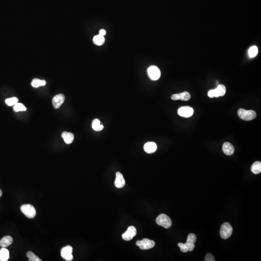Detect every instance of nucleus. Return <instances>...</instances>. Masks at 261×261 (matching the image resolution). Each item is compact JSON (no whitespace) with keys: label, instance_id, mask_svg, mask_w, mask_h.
Returning <instances> with one entry per match:
<instances>
[{"label":"nucleus","instance_id":"obj_7","mask_svg":"<svg viewBox=\"0 0 261 261\" xmlns=\"http://www.w3.org/2000/svg\"><path fill=\"white\" fill-rule=\"evenodd\" d=\"M178 113L179 116L185 118L191 117L194 114V110L191 106H181L178 109Z\"/></svg>","mask_w":261,"mask_h":261},{"label":"nucleus","instance_id":"obj_26","mask_svg":"<svg viewBox=\"0 0 261 261\" xmlns=\"http://www.w3.org/2000/svg\"><path fill=\"white\" fill-rule=\"evenodd\" d=\"M27 257L29 258V261H41L40 259L36 255H34L32 252H28L26 254Z\"/></svg>","mask_w":261,"mask_h":261},{"label":"nucleus","instance_id":"obj_4","mask_svg":"<svg viewBox=\"0 0 261 261\" xmlns=\"http://www.w3.org/2000/svg\"><path fill=\"white\" fill-rule=\"evenodd\" d=\"M20 210L26 217L30 219L34 218L37 213L34 207L30 204L22 205L20 207Z\"/></svg>","mask_w":261,"mask_h":261},{"label":"nucleus","instance_id":"obj_3","mask_svg":"<svg viewBox=\"0 0 261 261\" xmlns=\"http://www.w3.org/2000/svg\"><path fill=\"white\" fill-rule=\"evenodd\" d=\"M233 232V228L228 222L222 224L220 229V236L224 239H226L231 236Z\"/></svg>","mask_w":261,"mask_h":261},{"label":"nucleus","instance_id":"obj_21","mask_svg":"<svg viewBox=\"0 0 261 261\" xmlns=\"http://www.w3.org/2000/svg\"><path fill=\"white\" fill-rule=\"evenodd\" d=\"M46 84V81L44 80H41L38 78H35L32 80V81L31 85L33 87H39L40 86H43Z\"/></svg>","mask_w":261,"mask_h":261},{"label":"nucleus","instance_id":"obj_22","mask_svg":"<svg viewBox=\"0 0 261 261\" xmlns=\"http://www.w3.org/2000/svg\"><path fill=\"white\" fill-rule=\"evenodd\" d=\"M13 109L15 112H18L19 111H25L27 110V108L23 104L18 103L14 105Z\"/></svg>","mask_w":261,"mask_h":261},{"label":"nucleus","instance_id":"obj_18","mask_svg":"<svg viewBox=\"0 0 261 261\" xmlns=\"http://www.w3.org/2000/svg\"><path fill=\"white\" fill-rule=\"evenodd\" d=\"M9 258V252L6 248H2L0 250V261H6Z\"/></svg>","mask_w":261,"mask_h":261},{"label":"nucleus","instance_id":"obj_30","mask_svg":"<svg viewBox=\"0 0 261 261\" xmlns=\"http://www.w3.org/2000/svg\"><path fill=\"white\" fill-rule=\"evenodd\" d=\"M178 246L179 247V248H180V250H181L182 252L186 253V252H188V250L187 248H186L185 245H184V244L181 243H179L178 244Z\"/></svg>","mask_w":261,"mask_h":261},{"label":"nucleus","instance_id":"obj_13","mask_svg":"<svg viewBox=\"0 0 261 261\" xmlns=\"http://www.w3.org/2000/svg\"><path fill=\"white\" fill-rule=\"evenodd\" d=\"M157 148V145L153 142H148L144 145V151L148 153H153L156 151Z\"/></svg>","mask_w":261,"mask_h":261},{"label":"nucleus","instance_id":"obj_20","mask_svg":"<svg viewBox=\"0 0 261 261\" xmlns=\"http://www.w3.org/2000/svg\"><path fill=\"white\" fill-rule=\"evenodd\" d=\"M93 43L97 46H102L105 43V39L103 36L98 35H96L93 38Z\"/></svg>","mask_w":261,"mask_h":261},{"label":"nucleus","instance_id":"obj_31","mask_svg":"<svg viewBox=\"0 0 261 261\" xmlns=\"http://www.w3.org/2000/svg\"><path fill=\"white\" fill-rule=\"evenodd\" d=\"M205 261H214L215 259H214V256L211 253H207L205 257Z\"/></svg>","mask_w":261,"mask_h":261},{"label":"nucleus","instance_id":"obj_24","mask_svg":"<svg viewBox=\"0 0 261 261\" xmlns=\"http://www.w3.org/2000/svg\"><path fill=\"white\" fill-rule=\"evenodd\" d=\"M258 52V49L256 46H253L250 47L249 50V56L250 58H253L257 55Z\"/></svg>","mask_w":261,"mask_h":261},{"label":"nucleus","instance_id":"obj_11","mask_svg":"<svg viewBox=\"0 0 261 261\" xmlns=\"http://www.w3.org/2000/svg\"><path fill=\"white\" fill-rule=\"evenodd\" d=\"M191 99V94L188 92H184L182 93L173 94L171 96V99L173 100H180L182 101H188Z\"/></svg>","mask_w":261,"mask_h":261},{"label":"nucleus","instance_id":"obj_23","mask_svg":"<svg viewBox=\"0 0 261 261\" xmlns=\"http://www.w3.org/2000/svg\"><path fill=\"white\" fill-rule=\"evenodd\" d=\"M19 99L16 97H12L10 98L6 99L5 101L6 104L8 106H14L18 103Z\"/></svg>","mask_w":261,"mask_h":261},{"label":"nucleus","instance_id":"obj_16","mask_svg":"<svg viewBox=\"0 0 261 261\" xmlns=\"http://www.w3.org/2000/svg\"><path fill=\"white\" fill-rule=\"evenodd\" d=\"M13 241V239L12 237L9 236H5L0 240V246L1 248H6L7 247L12 244Z\"/></svg>","mask_w":261,"mask_h":261},{"label":"nucleus","instance_id":"obj_9","mask_svg":"<svg viewBox=\"0 0 261 261\" xmlns=\"http://www.w3.org/2000/svg\"><path fill=\"white\" fill-rule=\"evenodd\" d=\"M137 231L133 226H129L125 233L122 235V237L124 240L130 241L136 236Z\"/></svg>","mask_w":261,"mask_h":261},{"label":"nucleus","instance_id":"obj_2","mask_svg":"<svg viewBox=\"0 0 261 261\" xmlns=\"http://www.w3.org/2000/svg\"><path fill=\"white\" fill-rule=\"evenodd\" d=\"M156 224L166 229L169 228L172 224L171 219L166 214H161L156 219Z\"/></svg>","mask_w":261,"mask_h":261},{"label":"nucleus","instance_id":"obj_29","mask_svg":"<svg viewBox=\"0 0 261 261\" xmlns=\"http://www.w3.org/2000/svg\"><path fill=\"white\" fill-rule=\"evenodd\" d=\"M184 245H185V246H186V248L188 250V252L189 251V252H192L194 250V248L195 247L194 244L190 243L187 242L185 243H184Z\"/></svg>","mask_w":261,"mask_h":261},{"label":"nucleus","instance_id":"obj_15","mask_svg":"<svg viewBox=\"0 0 261 261\" xmlns=\"http://www.w3.org/2000/svg\"><path fill=\"white\" fill-rule=\"evenodd\" d=\"M62 137L67 144H71L74 139V136L70 132H63L62 134Z\"/></svg>","mask_w":261,"mask_h":261},{"label":"nucleus","instance_id":"obj_8","mask_svg":"<svg viewBox=\"0 0 261 261\" xmlns=\"http://www.w3.org/2000/svg\"><path fill=\"white\" fill-rule=\"evenodd\" d=\"M148 73L149 77L152 80H157L160 77V70L157 66H150L148 70Z\"/></svg>","mask_w":261,"mask_h":261},{"label":"nucleus","instance_id":"obj_25","mask_svg":"<svg viewBox=\"0 0 261 261\" xmlns=\"http://www.w3.org/2000/svg\"><path fill=\"white\" fill-rule=\"evenodd\" d=\"M219 96H223L226 93V87L223 85H219L216 89Z\"/></svg>","mask_w":261,"mask_h":261},{"label":"nucleus","instance_id":"obj_33","mask_svg":"<svg viewBox=\"0 0 261 261\" xmlns=\"http://www.w3.org/2000/svg\"><path fill=\"white\" fill-rule=\"evenodd\" d=\"M1 195H2V191L0 190V197L1 196Z\"/></svg>","mask_w":261,"mask_h":261},{"label":"nucleus","instance_id":"obj_14","mask_svg":"<svg viewBox=\"0 0 261 261\" xmlns=\"http://www.w3.org/2000/svg\"><path fill=\"white\" fill-rule=\"evenodd\" d=\"M222 150L224 154L227 155H232L234 152V146L229 142H225L222 146Z\"/></svg>","mask_w":261,"mask_h":261},{"label":"nucleus","instance_id":"obj_32","mask_svg":"<svg viewBox=\"0 0 261 261\" xmlns=\"http://www.w3.org/2000/svg\"><path fill=\"white\" fill-rule=\"evenodd\" d=\"M99 34L104 37L106 34V31L104 29H102V30L100 31Z\"/></svg>","mask_w":261,"mask_h":261},{"label":"nucleus","instance_id":"obj_10","mask_svg":"<svg viewBox=\"0 0 261 261\" xmlns=\"http://www.w3.org/2000/svg\"><path fill=\"white\" fill-rule=\"evenodd\" d=\"M65 96L63 94H59L55 96L52 99V104L55 109H58L65 102Z\"/></svg>","mask_w":261,"mask_h":261},{"label":"nucleus","instance_id":"obj_27","mask_svg":"<svg viewBox=\"0 0 261 261\" xmlns=\"http://www.w3.org/2000/svg\"><path fill=\"white\" fill-rule=\"evenodd\" d=\"M196 241V237L194 234H190L187 237V242L194 244Z\"/></svg>","mask_w":261,"mask_h":261},{"label":"nucleus","instance_id":"obj_28","mask_svg":"<svg viewBox=\"0 0 261 261\" xmlns=\"http://www.w3.org/2000/svg\"><path fill=\"white\" fill-rule=\"evenodd\" d=\"M208 96L210 98H214V97H219V96L218 95V92L216 89L212 90L208 92Z\"/></svg>","mask_w":261,"mask_h":261},{"label":"nucleus","instance_id":"obj_1","mask_svg":"<svg viewBox=\"0 0 261 261\" xmlns=\"http://www.w3.org/2000/svg\"><path fill=\"white\" fill-rule=\"evenodd\" d=\"M238 116L240 118L246 121H250L256 117V113L253 110H247L243 108H240L237 111Z\"/></svg>","mask_w":261,"mask_h":261},{"label":"nucleus","instance_id":"obj_19","mask_svg":"<svg viewBox=\"0 0 261 261\" xmlns=\"http://www.w3.org/2000/svg\"><path fill=\"white\" fill-rule=\"evenodd\" d=\"M251 171L255 174H258L261 172V163L259 161L253 163L251 167Z\"/></svg>","mask_w":261,"mask_h":261},{"label":"nucleus","instance_id":"obj_12","mask_svg":"<svg viewBox=\"0 0 261 261\" xmlns=\"http://www.w3.org/2000/svg\"><path fill=\"white\" fill-rule=\"evenodd\" d=\"M125 180L123 175L119 172L116 173V178L115 181V185L117 188H122L125 186Z\"/></svg>","mask_w":261,"mask_h":261},{"label":"nucleus","instance_id":"obj_6","mask_svg":"<svg viewBox=\"0 0 261 261\" xmlns=\"http://www.w3.org/2000/svg\"><path fill=\"white\" fill-rule=\"evenodd\" d=\"M72 252H73V248L71 246H67L65 247L61 250V256L66 261H72L73 259Z\"/></svg>","mask_w":261,"mask_h":261},{"label":"nucleus","instance_id":"obj_17","mask_svg":"<svg viewBox=\"0 0 261 261\" xmlns=\"http://www.w3.org/2000/svg\"><path fill=\"white\" fill-rule=\"evenodd\" d=\"M92 128L95 131H101L104 129V127L101 123V121L98 118H95L92 122Z\"/></svg>","mask_w":261,"mask_h":261},{"label":"nucleus","instance_id":"obj_5","mask_svg":"<svg viewBox=\"0 0 261 261\" xmlns=\"http://www.w3.org/2000/svg\"><path fill=\"white\" fill-rule=\"evenodd\" d=\"M136 244L141 250H147L153 248L155 246V242L153 240H151L147 238H144L142 240L136 241Z\"/></svg>","mask_w":261,"mask_h":261}]
</instances>
